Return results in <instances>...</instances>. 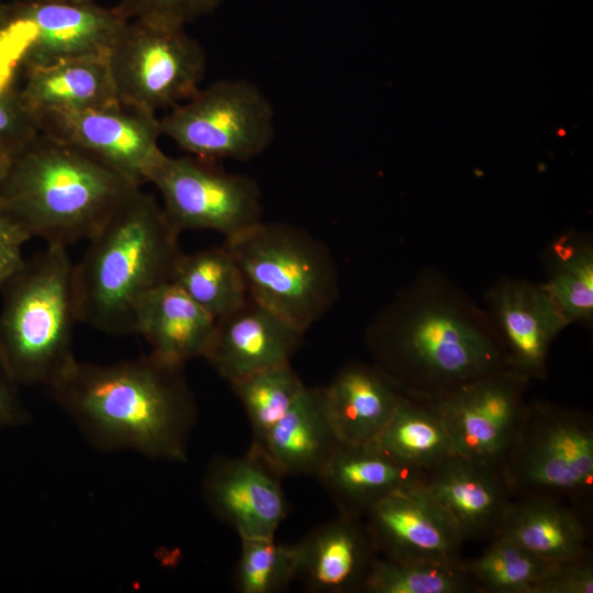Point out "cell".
<instances>
[{
    "label": "cell",
    "mask_w": 593,
    "mask_h": 593,
    "mask_svg": "<svg viewBox=\"0 0 593 593\" xmlns=\"http://www.w3.org/2000/svg\"><path fill=\"white\" fill-rule=\"evenodd\" d=\"M372 362L412 398L437 401L507 369L484 309L437 269L402 288L366 331Z\"/></svg>",
    "instance_id": "6da1fadb"
},
{
    "label": "cell",
    "mask_w": 593,
    "mask_h": 593,
    "mask_svg": "<svg viewBox=\"0 0 593 593\" xmlns=\"http://www.w3.org/2000/svg\"><path fill=\"white\" fill-rule=\"evenodd\" d=\"M182 369L149 354L113 363L75 359L47 389L94 448L182 462L197 418Z\"/></svg>",
    "instance_id": "7a4b0ae2"
},
{
    "label": "cell",
    "mask_w": 593,
    "mask_h": 593,
    "mask_svg": "<svg viewBox=\"0 0 593 593\" xmlns=\"http://www.w3.org/2000/svg\"><path fill=\"white\" fill-rule=\"evenodd\" d=\"M179 234L152 194L133 190L72 265L78 322L109 335L134 334L139 301L171 279L182 254Z\"/></svg>",
    "instance_id": "3957f363"
},
{
    "label": "cell",
    "mask_w": 593,
    "mask_h": 593,
    "mask_svg": "<svg viewBox=\"0 0 593 593\" xmlns=\"http://www.w3.org/2000/svg\"><path fill=\"white\" fill-rule=\"evenodd\" d=\"M139 187L78 147L40 132L12 155L0 184V210L33 237L68 247L88 240Z\"/></svg>",
    "instance_id": "277c9868"
},
{
    "label": "cell",
    "mask_w": 593,
    "mask_h": 593,
    "mask_svg": "<svg viewBox=\"0 0 593 593\" xmlns=\"http://www.w3.org/2000/svg\"><path fill=\"white\" fill-rule=\"evenodd\" d=\"M72 265L67 246L47 244L2 287L0 358L15 384L48 388L76 359Z\"/></svg>",
    "instance_id": "5b68a950"
},
{
    "label": "cell",
    "mask_w": 593,
    "mask_h": 593,
    "mask_svg": "<svg viewBox=\"0 0 593 593\" xmlns=\"http://www.w3.org/2000/svg\"><path fill=\"white\" fill-rule=\"evenodd\" d=\"M223 245L237 262L248 295L304 332L339 298L332 253L302 227L260 221Z\"/></svg>",
    "instance_id": "8992f818"
},
{
    "label": "cell",
    "mask_w": 593,
    "mask_h": 593,
    "mask_svg": "<svg viewBox=\"0 0 593 593\" xmlns=\"http://www.w3.org/2000/svg\"><path fill=\"white\" fill-rule=\"evenodd\" d=\"M500 472L513 497L549 494L591 511L592 414L545 400L527 401Z\"/></svg>",
    "instance_id": "52a82bcc"
},
{
    "label": "cell",
    "mask_w": 593,
    "mask_h": 593,
    "mask_svg": "<svg viewBox=\"0 0 593 593\" xmlns=\"http://www.w3.org/2000/svg\"><path fill=\"white\" fill-rule=\"evenodd\" d=\"M128 21L115 7L94 0L7 2L0 26V91L18 88L26 69L108 54Z\"/></svg>",
    "instance_id": "ba28073f"
},
{
    "label": "cell",
    "mask_w": 593,
    "mask_h": 593,
    "mask_svg": "<svg viewBox=\"0 0 593 593\" xmlns=\"http://www.w3.org/2000/svg\"><path fill=\"white\" fill-rule=\"evenodd\" d=\"M159 125L161 135L188 155L247 161L270 146L275 112L254 83L221 79L171 108Z\"/></svg>",
    "instance_id": "9c48e42d"
},
{
    "label": "cell",
    "mask_w": 593,
    "mask_h": 593,
    "mask_svg": "<svg viewBox=\"0 0 593 593\" xmlns=\"http://www.w3.org/2000/svg\"><path fill=\"white\" fill-rule=\"evenodd\" d=\"M118 100L156 113L191 98L206 68L202 45L184 32L130 20L107 54Z\"/></svg>",
    "instance_id": "30bf717a"
},
{
    "label": "cell",
    "mask_w": 593,
    "mask_h": 593,
    "mask_svg": "<svg viewBox=\"0 0 593 593\" xmlns=\"http://www.w3.org/2000/svg\"><path fill=\"white\" fill-rule=\"evenodd\" d=\"M147 182L160 193L163 210L179 233L211 230L228 238L262 221L258 183L215 160L164 154Z\"/></svg>",
    "instance_id": "8fae6325"
},
{
    "label": "cell",
    "mask_w": 593,
    "mask_h": 593,
    "mask_svg": "<svg viewBox=\"0 0 593 593\" xmlns=\"http://www.w3.org/2000/svg\"><path fill=\"white\" fill-rule=\"evenodd\" d=\"M41 132L61 139L96 157L137 186L164 152L156 113L120 101L70 112H53L36 118Z\"/></svg>",
    "instance_id": "7c38bea8"
},
{
    "label": "cell",
    "mask_w": 593,
    "mask_h": 593,
    "mask_svg": "<svg viewBox=\"0 0 593 593\" xmlns=\"http://www.w3.org/2000/svg\"><path fill=\"white\" fill-rule=\"evenodd\" d=\"M529 384L503 369L437 400L457 455L500 471L518 433Z\"/></svg>",
    "instance_id": "4fadbf2b"
},
{
    "label": "cell",
    "mask_w": 593,
    "mask_h": 593,
    "mask_svg": "<svg viewBox=\"0 0 593 593\" xmlns=\"http://www.w3.org/2000/svg\"><path fill=\"white\" fill-rule=\"evenodd\" d=\"M484 301L506 368L530 382L546 379L549 348L570 325L542 283L501 278Z\"/></svg>",
    "instance_id": "5bb4252c"
},
{
    "label": "cell",
    "mask_w": 593,
    "mask_h": 593,
    "mask_svg": "<svg viewBox=\"0 0 593 593\" xmlns=\"http://www.w3.org/2000/svg\"><path fill=\"white\" fill-rule=\"evenodd\" d=\"M281 475L250 447L239 457H214L202 492L211 512L242 537H275L289 505Z\"/></svg>",
    "instance_id": "9a60e30c"
},
{
    "label": "cell",
    "mask_w": 593,
    "mask_h": 593,
    "mask_svg": "<svg viewBox=\"0 0 593 593\" xmlns=\"http://www.w3.org/2000/svg\"><path fill=\"white\" fill-rule=\"evenodd\" d=\"M378 553L391 559L459 561L465 542L424 483L400 489L363 517Z\"/></svg>",
    "instance_id": "2e32d148"
},
{
    "label": "cell",
    "mask_w": 593,
    "mask_h": 593,
    "mask_svg": "<svg viewBox=\"0 0 593 593\" xmlns=\"http://www.w3.org/2000/svg\"><path fill=\"white\" fill-rule=\"evenodd\" d=\"M305 332L249 295L215 322L204 359L228 383L290 362Z\"/></svg>",
    "instance_id": "e0dca14e"
},
{
    "label": "cell",
    "mask_w": 593,
    "mask_h": 593,
    "mask_svg": "<svg viewBox=\"0 0 593 593\" xmlns=\"http://www.w3.org/2000/svg\"><path fill=\"white\" fill-rule=\"evenodd\" d=\"M424 486L465 541L495 537L513 497L497 469L459 455L428 471Z\"/></svg>",
    "instance_id": "ac0fdd59"
},
{
    "label": "cell",
    "mask_w": 593,
    "mask_h": 593,
    "mask_svg": "<svg viewBox=\"0 0 593 593\" xmlns=\"http://www.w3.org/2000/svg\"><path fill=\"white\" fill-rule=\"evenodd\" d=\"M589 512L555 495L515 496L497 535L549 563L582 559L592 555Z\"/></svg>",
    "instance_id": "d6986e66"
},
{
    "label": "cell",
    "mask_w": 593,
    "mask_h": 593,
    "mask_svg": "<svg viewBox=\"0 0 593 593\" xmlns=\"http://www.w3.org/2000/svg\"><path fill=\"white\" fill-rule=\"evenodd\" d=\"M298 578L314 593L361 592L379 555L365 521L339 514L301 541Z\"/></svg>",
    "instance_id": "ffe728a7"
},
{
    "label": "cell",
    "mask_w": 593,
    "mask_h": 593,
    "mask_svg": "<svg viewBox=\"0 0 593 593\" xmlns=\"http://www.w3.org/2000/svg\"><path fill=\"white\" fill-rule=\"evenodd\" d=\"M315 478L339 514L363 518L392 492L423 484L426 473L395 461L376 443H340Z\"/></svg>",
    "instance_id": "44dd1931"
},
{
    "label": "cell",
    "mask_w": 593,
    "mask_h": 593,
    "mask_svg": "<svg viewBox=\"0 0 593 593\" xmlns=\"http://www.w3.org/2000/svg\"><path fill=\"white\" fill-rule=\"evenodd\" d=\"M334 432L343 444L374 443L404 393L376 363L350 361L324 387Z\"/></svg>",
    "instance_id": "7402d4cb"
},
{
    "label": "cell",
    "mask_w": 593,
    "mask_h": 593,
    "mask_svg": "<svg viewBox=\"0 0 593 593\" xmlns=\"http://www.w3.org/2000/svg\"><path fill=\"white\" fill-rule=\"evenodd\" d=\"M216 320L171 281L139 301L134 334L143 336L156 360L177 368L204 357Z\"/></svg>",
    "instance_id": "603a6c76"
},
{
    "label": "cell",
    "mask_w": 593,
    "mask_h": 593,
    "mask_svg": "<svg viewBox=\"0 0 593 593\" xmlns=\"http://www.w3.org/2000/svg\"><path fill=\"white\" fill-rule=\"evenodd\" d=\"M340 441L325 404L324 387H306L284 416L250 447L281 475H316Z\"/></svg>",
    "instance_id": "cb8c5ba5"
},
{
    "label": "cell",
    "mask_w": 593,
    "mask_h": 593,
    "mask_svg": "<svg viewBox=\"0 0 593 593\" xmlns=\"http://www.w3.org/2000/svg\"><path fill=\"white\" fill-rule=\"evenodd\" d=\"M20 99L36 120L118 102L107 54L86 55L24 70Z\"/></svg>",
    "instance_id": "d4e9b609"
},
{
    "label": "cell",
    "mask_w": 593,
    "mask_h": 593,
    "mask_svg": "<svg viewBox=\"0 0 593 593\" xmlns=\"http://www.w3.org/2000/svg\"><path fill=\"white\" fill-rule=\"evenodd\" d=\"M374 443L395 461L424 473L457 455L437 401L405 394Z\"/></svg>",
    "instance_id": "484cf974"
},
{
    "label": "cell",
    "mask_w": 593,
    "mask_h": 593,
    "mask_svg": "<svg viewBox=\"0 0 593 593\" xmlns=\"http://www.w3.org/2000/svg\"><path fill=\"white\" fill-rule=\"evenodd\" d=\"M546 280L541 282L569 325L593 321V245L588 236L568 232L545 251Z\"/></svg>",
    "instance_id": "4316f807"
},
{
    "label": "cell",
    "mask_w": 593,
    "mask_h": 593,
    "mask_svg": "<svg viewBox=\"0 0 593 593\" xmlns=\"http://www.w3.org/2000/svg\"><path fill=\"white\" fill-rule=\"evenodd\" d=\"M170 281L215 320L236 310L248 298L242 271L224 245L182 253Z\"/></svg>",
    "instance_id": "83f0119b"
},
{
    "label": "cell",
    "mask_w": 593,
    "mask_h": 593,
    "mask_svg": "<svg viewBox=\"0 0 593 593\" xmlns=\"http://www.w3.org/2000/svg\"><path fill=\"white\" fill-rule=\"evenodd\" d=\"M365 593L482 592L459 561L391 559L377 556L361 588Z\"/></svg>",
    "instance_id": "f1b7e54d"
},
{
    "label": "cell",
    "mask_w": 593,
    "mask_h": 593,
    "mask_svg": "<svg viewBox=\"0 0 593 593\" xmlns=\"http://www.w3.org/2000/svg\"><path fill=\"white\" fill-rule=\"evenodd\" d=\"M461 566L482 592L533 593L549 562L497 535L480 556L461 559Z\"/></svg>",
    "instance_id": "f546056e"
},
{
    "label": "cell",
    "mask_w": 593,
    "mask_h": 593,
    "mask_svg": "<svg viewBox=\"0 0 593 593\" xmlns=\"http://www.w3.org/2000/svg\"><path fill=\"white\" fill-rule=\"evenodd\" d=\"M230 384L249 419L251 444L264 438L305 388L290 362L255 372Z\"/></svg>",
    "instance_id": "4dcf8cb0"
},
{
    "label": "cell",
    "mask_w": 593,
    "mask_h": 593,
    "mask_svg": "<svg viewBox=\"0 0 593 593\" xmlns=\"http://www.w3.org/2000/svg\"><path fill=\"white\" fill-rule=\"evenodd\" d=\"M240 556L234 573L240 593H277L298 578L296 544L284 545L275 537H242Z\"/></svg>",
    "instance_id": "1f68e13d"
},
{
    "label": "cell",
    "mask_w": 593,
    "mask_h": 593,
    "mask_svg": "<svg viewBox=\"0 0 593 593\" xmlns=\"http://www.w3.org/2000/svg\"><path fill=\"white\" fill-rule=\"evenodd\" d=\"M224 0H116L114 5L127 20L184 29L215 11Z\"/></svg>",
    "instance_id": "d6a6232c"
},
{
    "label": "cell",
    "mask_w": 593,
    "mask_h": 593,
    "mask_svg": "<svg viewBox=\"0 0 593 593\" xmlns=\"http://www.w3.org/2000/svg\"><path fill=\"white\" fill-rule=\"evenodd\" d=\"M41 131L22 103L18 88L0 91V145L12 155Z\"/></svg>",
    "instance_id": "836d02e7"
},
{
    "label": "cell",
    "mask_w": 593,
    "mask_h": 593,
    "mask_svg": "<svg viewBox=\"0 0 593 593\" xmlns=\"http://www.w3.org/2000/svg\"><path fill=\"white\" fill-rule=\"evenodd\" d=\"M593 556L549 563L533 593H592Z\"/></svg>",
    "instance_id": "e575fe53"
},
{
    "label": "cell",
    "mask_w": 593,
    "mask_h": 593,
    "mask_svg": "<svg viewBox=\"0 0 593 593\" xmlns=\"http://www.w3.org/2000/svg\"><path fill=\"white\" fill-rule=\"evenodd\" d=\"M33 236L13 215L0 210V288L24 265L23 247Z\"/></svg>",
    "instance_id": "d590c367"
},
{
    "label": "cell",
    "mask_w": 593,
    "mask_h": 593,
    "mask_svg": "<svg viewBox=\"0 0 593 593\" xmlns=\"http://www.w3.org/2000/svg\"><path fill=\"white\" fill-rule=\"evenodd\" d=\"M14 384L0 358V426L20 424L26 418V413L15 394Z\"/></svg>",
    "instance_id": "8d00e7d4"
},
{
    "label": "cell",
    "mask_w": 593,
    "mask_h": 593,
    "mask_svg": "<svg viewBox=\"0 0 593 593\" xmlns=\"http://www.w3.org/2000/svg\"><path fill=\"white\" fill-rule=\"evenodd\" d=\"M12 154L0 145V184L4 179L11 163Z\"/></svg>",
    "instance_id": "74e56055"
},
{
    "label": "cell",
    "mask_w": 593,
    "mask_h": 593,
    "mask_svg": "<svg viewBox=\"0 0 593 593\" xmlns=\"http://www.w3.org/2000/svg\"><path fill=\"white\" fill-rule=\"evenodd\" d=\"M5 7H7V2H4L3 0H0V26H1L2 21H3Z\"/></svg>",
    "instance_id": "f35d334b"
}]
</instances>
